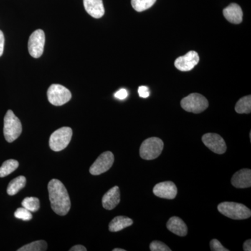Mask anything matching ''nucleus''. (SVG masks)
<instances>
[{
    "instance_id": "obj_1",
    "label": "nucleus",
    "mask_w": 251,
    "mask_h": 251,
    "mask_svg": "<svg viewBox=\"0 0 251 251\" xmlns=\"http://www.w3.org/2000/svg\"><path fill=\"white\" fill-rule=\"evenodd\" d=\"M48 190L52 210L59 216H65L71 209V201L67 188L59 180L50 181Z\"/></svg>"
},
{
    "instance_id": "obj_2",
    "label": "nucleus",
    "mask_w": 251,
    "mask_h": 251,
    "mask_svg": "<svg viewBox=\"0 0 251 251\" xmlns=\"http://www.w3.org/2000/svg\"><path fill=\"white\" fill-rule=\"evenodd\" d=\"M218 210L223 215L234 220L247 219L251 216V211L244 204L233 202H221Z\"/></svg>"
},
{
    "instance_id": "obj_3",
    "label": "nucleus",
    "mask_w": 251,
    "mask_h": 251,
    "mask_svg": "<svg viewBox=\"0 0 251 251\" xmlns=\"http://www.w3.org/2000/svg\"><path fill=\"white\" fill-rule=\"evenodd\" d=\"M22 124L12 110H8L4 120V135L8 143H13L22 133Z\"/></svg>"
},
{
    "instance_id": "obj_4",
    "label": "nucleus",
    "mask_w": 251,
    "mask_h": 251,
    "mask_svg": "<svg viewBox=\"0 0 251 251\" xmlns=\"http://www.w3.org/2000/svg\"><path fill=\"white\" fill-rule=\"evenodd\" d=\"M163 140L156 137H151L143 142L140 148V157L144 160L156 159L163 151Z\"/></svg>"
},
{
    "instance_id": "obj_5",
    "label": "nucleus",
    "mask_w": 251,
    "mask_h": 251,
    "mask_svg": "<svg viewBox=\"0 0 251 251\" xmlns=\"http://www.w3.org/2000/svg\"><path fill=\"white\" fill-rule=\"evenodd\" d=\"M181 106L186 111L198 114L209 107V102L202 94L193 93L181 100Z\"/></svg>"
},
{
    "instance_id": "obj_6",
    "label": "nucleus",
    "mask_w": 251,
    "mask_h": 251,
    "mask_svg": "<svg viewBox=\"0 0 251 251\" xmlns=\"http://www.w3.org/2000/svg\"><path fill=\"white\" fill-rule=\"evenodd\" d=\"M72 135V129L69 127H62L56 130L50 138V148L54 151H62L70 143Z\"/></svg>"
},
{
    "instance_id": "obj_7",
    "label": "nucleus",
    "mask_w": 251,
    "mask_h": 251,
    "mask_svg": "<svg viewBox=\"0 0 251 251\" xmlns=\"http://www.w3.org/2000/svg\"><path fill=\"white\" fill-rule=\"evenodd\" d=\"M50 103L56 106L67 103L72 99V93L65 87L57 84L50 85L47 92Z\"/></svg>"
},
{
    "instance_id": "obj_8",
    "label": "nucleus",
    "mask_w": 251,
    "mask_h": 251,
    "mask_svg": "<svg viewBox=\"0 0 251 251\" xmlns=\"http://www.w3.org/2000/svg\"><path fill=\"white\" fill-rule=\"evenodd\" d=\"M45 40V33L42 29H37L31 34L28 41V50L31 57L39 58L42 55Z\"/></svg>"
},
{
    "instance_id": "obj_9",
    "label": "nucleus",
    "mask_w": 251,
    "mask_h": 251,
    "mask_svg": "<svg viewBox=\"0 0 251 251\" xmlns=\"http://www.w3.org/2000/svg\"><path fill=\"white\" fill-rule=\"evenodd\" d=\"M115 161V157L111 151H105L98 157L90 168V173L92 175L103 174L110 169Z\"/></svg>"
},
{
    "instance_id": "obj_10",
    "label": "nucleus",
    "mask_w": 251,
    "mask_h": 251,
    "mask_svg": "<svg viewBox=\"0 0 251 251\" xmlns=\"http://www.w3.org/2000/svg\"><path fill=\"white\" fill-rule=\"evenodd\" d=\"M202 143L213 152L223 154L227 150L224 138L216 133H206L202 137Z\"/></svg>"
},
{
    "instance_id": "obj_11",
    "label": "nucleus",
    "mask_w": 251,
    "mask_h": 251,
    "mask_svg": "<svg viewBox=\"0 0 251 251\" xmlns=\"http://www.w3.org/2000/svg\"><path fill=\"white\" fill-rule=\"evenodd\" d=\"M199 61L198 52L191 50L185 55L178 57L175 60V66L176 69L181 72H189L197 65Z\"/></svg>"
},
{
    "instance_id": "obj_12",
    "label": "nucleus",
    "mask_w": 251,
    "mask_h": 251,
    "mask_svg": "<svg viewBox=\"0 0 251 251\" xmlns=\"http://www.w3.org/2000/svg\"><path fill=\"white\" fill-rule=\"evenodd\" d=\"M153 193L157 197L173 200L177 195V188L173 181L158 183L153 188Z\"/></svg>"
},
{
    "instance_id": "obj_13",
    "label": "nucleus",
    "mask_w": 251,
    "mask_h": 251,
    "mask_svg": "<svg viewBox=\"0 0 251 251\" xmlns=\"http://www.w3.org/2000/svg\"><path fill=\"white\" fill-rule=\"evenodd\" d=\"M120 202V191L118 186H115L110 188L105 193L102 198V204L104 209L112 210L115 209Z\"/></svg>"
},
{
    "instance_id": "obj_14",
    "label": "nucleus",
    "mask_w": 251,
    "mask_h": 251,
    "mask_svg": "<svg viewBox=\"0 0 251 251\" xmlns=\"http://www.w3.org/2000/svg\"><path fill=\"white\" fill-rule=\"evenodd\" d=\"M231 183L237 188H247L251 186V171L242 169L237 171L231 179Z\"/></svg>"
},
{
    "instance_id": "obj_15",
    "label": "nucleus",
    "mask_w": 251,
    "mask_h": 251,
    "mask_svg": "<svg viewBox=\"0 0 251 251\" xmlns=\"http://www.w3.org/2000/svg\"><path fill=\"white\" fill-rule=\"evenodd\" d=\"M86 11L94 18L103 17L105 14L103 0H83Z\"/></svg>"
},
{
    "instance_id": "obj_16",
    "label": "nucleus",
    "mask_w": 251,
    "mask_h": 251,
    "mask_svg": "<svg viewBox=\"0 0 251 251\" xmlns=\"http://www.w3.org/2000/svg\"><path fill=\"white\" fill-rule=\"evenodd\" d=\"M224 17L229 23L240 24L243 20V11L239 5L232 3L224 9Z\"/></svg>"
},
{
    "instance_id": "obj_17",
    "label": "nucleus",
    "mask_w": 251,
    "mask_h": 251,
    "mask_svg": "<svg viewBox=\"0 0 251 251\" xmlns=\"http://www.w3.org/2000/svg\"><path fill=\"white\" fill-rule=\"evenodd\" d=\"M167 227L171 232L179 237H184L188 233V227L182 219L173 216L168 220Z\"/></svg>"
},
{
    "instance_id": "obj_18",
    "label": "nucleus",
    "mask_w": 251,
    "mask_h": 251,
    "mask_svg": "<svg viewBox=\"0 0 251 251\" xmlns=\"http://www.w3.org/2000/svg\"><path fill=\"white\" fill-rule=\"evenodd\" d=\"M133 224V220L130 218L123 216H117L109 224V230L112 232H120L126 227L132 226Z\"/></svg>"
},
{
    "instance_id": "obj_19",
    "label": "nucleus",
    "mask_w": 251,
    "mask_h": 251,
    "mask_svg": "<svg viewBox=\"0 0 251 251\" xmlns=\"http://www.w3.org/2000/svg\"><path fill=\"white\" fill-rule=\"evenodd\" d=\"M26 178L24 176H19L15 179L11 180L8 185L7 191L8 195L9 196H14L17 194L22 188L25 186Z\"/></svg>"
},
{
    "instance_id": "obj_20",
    "label": "nucleus",
    "mask_w": 251,
    "mask_h": 251,
    "mask_svg": "<svg viewBox=\"0 0 251 251\" xmlns=\"http://www.w3.org/2000/svg\"><path fill=\"white\" fill-rule=\"evenodd\" d=\"M235 111L239 114H249L251 112V96H246L238 100Z\"/></svg>"
},
{
    "instance_id": "obj_21",
    "label": "nucleus",
    "mask_w": 251,
    "mask_h": 251,
    "mask_svg": "<svg viewBox=\"0 0 251 251\" xmlns=\"http://www.w3.org/2000/svg\"><path fill=\"white\" fill-rule=\"evenodd\" d=\"M19 166L18 161L14 159H9L4 162L2 166L0 167V177H4L11 174Z\"/></svg>"
},
{
    "instance_id": "obj_22",
    "label": "nucleus",
    "mask_w": 251,
    "mask_h": 251,
    "mask_svg": "<svg viewBox=\"0 0 251 251\" xmlns=\"http://www.w3.org/2000/svg\"><path fill=\"white\" fill-rule=\"evenodd\" d=\"M156 1V0H131V5L135 11L142 12L151 8Z\"/></svg>"
},
{
    "instance_id": "obj_23",
    "label": "nucleus",
    "mask_w": 251,
    "mask_h": 251,
    "mask_svg": "<svg viewBox=\"0 0 251 251\" xmlns=\"http://www.w3.org/2000/svg\"><path fill=\"white\" fill-rule=\"evenodd\" d=\"M47 243L45 241L39 240L31 242L18 249V251H45L47 250Z\"/></svg>"
},
{
    "instance_id": "obj_24",
    "label": "nucleus",
    "mask_w": 251,
    "mask_h": 251,
    "mask_svg": "<svg viewBox=\"0 0 251 251\" xmlns=\"http://www.w3.org/2000/svg\"><path fill=\"white\" fill-rule=\"evenodd\" d=\"M22 205L31 212H35L40 208V201L37 198L28 197L23 200Z\"/></svg>"
},
{
    "instance_id": "obj_25",
    "label": "nucleus",
    "mask_w": 251,
    "mask_h": 251,
    "mask_svg": "<svg viewBox=\"0 0 251 251\" xmlns=\"http://www.w3.org/2000/svg\"><path fill=\"white\" fill-rule=\"evenodd\" d=\"M15 217L23 221H29L32 219V214L31 211L27 210L25 208H18L14 214Z\"/></svg>"
},
{
    "instance_id": "obj_26",
    "label": "nucleus",
    "mask_w": 251,
    "mask_h": 251,
    "mask_svg": "<svg viewBox=\"0 0 251 251\" xmlns=\"http://www.w3.org/2000/svg\"><path fill=\"white\" fill-rule=\"evenodd\" d=\"M150 251H171L168 246L166 245L164 243L159 242V241H153L150 244Z\"/></svg>"
},
{
    "instance_id": "obj_27",
    "label": "nucleus",
    "mask_w": 251,
    "mask_h": 251,
    "mask_svg": "<svg viewBox=\"0 0 251 251\" xmlns=\"http://www.w3.org/2000/svg\"><path fill=\"white\" fill-rule=\"evenodd\" d=\"M211 251H229L226 249L217 239H212L210 242Z\"/></svg>"
},
{
    "instance_id": "obj_28",
    "label": "nucleus",
    "mask_w": 251,
    "mask_h": 251,
    "mask_svg": "<svg viewBox=\"0 0 251 251\" xmlns=\"http://www.w3.org/2000/svg\"><path fill=\"white\" fill-rule=\"evenodd\" d=\"M138 94L141 98L146 99L150 96V90L146 86H140L138 88Z\"/></svg>"
},
{
    "instance_id": "obj_29",
    "label": "nucleus",
    "mask_w": 251,
    "mask_h": 251,
    "mask_svg": "<svg viewBox=\"0 0 251 251\" xmlns=\"http://www.w3.org/2000/svg\"><path fill=\"white\" fill-rule=\"evenodd\" d=\"M127 97H128V92L125 89H121L115 94V98L120 99V100H124L127 98Z\"/></svg>"
},
{
    "instance_id": "obj_30",
    "label": "nucleus",
    "mask_w": 251,
    "mask_h": 251,
    "mask_svg": "<svg viewBox=\"0 0 251 251\" xmlns=\"http://www.w3.org/2000/svg\"><path fill=\"white\" fill-rule=\"evenodd\" d=\"M4 36L2 31L0 30V57L3 54L4 52Z\"/></svg>"
},
{
    "instance_id": "obj_31",
    "label": "nucleus",
    "mask_w": 251,
    "mask_h": 251,
    "mask_svg": "<svg viewBox=\"0 0 251 251\" xmlns=\"http://www.w3.org/2000/svg\"><path fill=\"white\" fill-rule=\"evenodd\" d=\"M243 250L244 251H251V240L246 241L244 242V246H243Z\"/></svg>"
},
{
    "instance_id": "obj_32",
    "label": "nucleus",
    "mask_w": 251,
    "mask_h": 251,
    "mask_svg": "<svg viewBox=\"0 0 251 251\" xmlns=\"http://www.w3.org/2000/svg\"><path fill=\"white\" fill-rule=\"evenodd\" d=\"M70 251H87V249L82 245H76L73 247Z\"/></svg>"
},
{
    "instance_id": "obj_33",
    "label": "nucleus",
    "mask_w": 251,
    "mask_h": 251,
    "mask_svg": "<svg viewBox=\"0 0 251 251\" xmlns=\"http://www.w3.org/2000/svg\"><path fill=\"white\" fill-rule=\"evenodd\" d=\"M125 249H113V251H125Z\"/></svg>"
}]
</instances>
